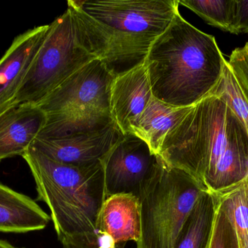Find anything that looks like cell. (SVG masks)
<instances>
[{"label":"cell","instance_id":"1","mask_svg":"<svg viewBox=\"0 0 248 248\" xmlns=\"http://www.w3.org/2000/svg\"><path fill=\"white\" fill-rule=\"evenodd\" d=\"M227 60L215 37L178 13L144 61L153 96L176 107L194 106L221 80Z\"/></svg>","mask_w":248,"mask_h":248},{"label":"cell","instance_id":"2","mask_svg":"<svg viewBox=\"0 0 248 248\" xmlns=\"http://www.w3.org/2000/svg\"><path fill=\"white\" fill-rule=\"evenodd\" d=\"M45 202L58 240L98 230L106 199L101 163L75 166L54 161L33 147L22 156Z\"/></svg>","mask_w":248,"mask_h":248},{"label":"cell","instance_id":"3","mask_svg":"<svg viewBox=\"0 0 248 248\" xmlns=\"http://www.w3.org/2000/svg\"><path fill=\"white\" fill-rule=\"evenodd\" d=\"M106 48L103 60L119 75L142 64L179 13V0H76Z\"/></svg>","mask_w":248,"mask_h":248},{"label":"cell","instance_id":"4","mask_svg":"<svg viewBox=\"0 0 248 248\" xmlns=\"http://www.w3.org/2000/svg\"><path fill=\"white\" fill-rule=\"evenodd\" d=\"M104 44L75 0L49 24L46 37L19 87L11 106L37 104L68 77L94 60H103Z\"/></svg>","mask_w":248,"mask_h":248},{"label":"cell","instance_id":"5","mask_svg":"<svg viewBox=\"0 0 248 248\" xmlns=\"http://www.w3.org/2000/svg\"><path fill=\"white\" fill-rule=\"evenodd\" d=\"M248 132L221 96L211 92L165 137L157 155L208 189L216 166L230 144Z\"/></svg>","mask_w":248,"mask_h":248},{"label":"cell","instance_id":"6","mask_svg":"<svg viewBox=\"0 0 248 248\" xmlns=\"http://www.w3.org/2000/svg\"><path fill=\"white\" fill-rule=\"evenodd\" d=\"M207 191L190 175L170 167L158 156L139 195L141 234L136 248H175L186 218Z\"/></svg>","mask_w":248,"mask_h":248},{"label":"cell","instance_id":"7","mask_svg":"<svg viewBox=\"0 0 248 248\" xmlns=\"http://www.w3.org/2000/svg\"><path fill=\"white\" fill-rule=\"evenodd\" d=\"M115 77L103 60H94L35 105L46 116L90 109L110 113V90Z\"/></svg>","mask_w":248,"mask_h":248},{"label":"cell","instance_id":"8","mask_svg":"<svg viewBox=\"0 0 248 248\" xmlns=\"http://www.w3.org/2000/svg\"><path fill=\"white\" fill-rule=\"evenodd\" d=\"M158 156L134 134L124 135L100 163L104 172L106 198L116 194L138 197L157 164Z\"/></svg>","mask_w":248,"mask_h":248},{"label":"cell","instance_id":"9","mask_svg":"<svg viewBox=\"0 0 248 248\" xmlns=\"http://www.w3.org/2000/svg\"><path fill=\"white\" fill-rule=\"evenodd\" d=\"M124 136L116 122L102 129L59 138H36L31 147L54 161L75 166L99 163Z\"/></svg>","mask_w":248,"mask_h":248},{"label":"cell","instance_id":"10","mask_svg":"<svg viewBox=\"0 0 248 248\" xmlns=\"http://www.w3.org/2000/svg\"><path fill=\"white\" fill-rule=\"evenodd\" d=\"M49 28V24L37 26L16 36L0 58V112L11 106Z\"/></svg>","mask_w":248,"mask_h":248},{"label":"cell","instance_id":"11","mask_svg":"<svg viewBox=\"0 0 248 248\" xmlns=\"http://www.w3.org/2000/svg\"><path fill=\"white\" fill-rule=\"evenodd\" d=\"M153 97L144 63L115 77L110 90V114L123 135Z\"/></svg>","mask_w":248,"mask_h":248},{"label":"cell","instance_id":"12","mask_svg":"<svg viewBox=\"0 0 248 248\" xmlns=\"http://www.w3.org/2000/svg\"><path fill=\"white\" fill-rule=\"evenodd\" d=\"M46 115L39 106L22 103L0 112V163L23 156L43 129Z\"/></svg>","mask_w":248,"mask_h":248},{"label":"cell","instance_id":"13","mask_svg":"<svg viewBox=\"0 0 248 248\" xmlns=\"http://www.w3.org/2000/svg\"><path fill=\"white\" fill-rule=\"evenodd\" d=\"M98 230L108 234L116 244L137 243L141 234L138 197L125 193L108 197L100 213Z\"/></svg>","mask_w":248,"mask_h":248},{"label":"cell","instance_id":"14","mask_svg":"<svg viewBox=\"0 0 248 248\" xmlns=\"http://www.w3.org/2000/svg\"><path fill=\"white\" fill-rule=\"evenodd\" d=\"M50 220L36 201L0 183V232L41 231Z\"/></svg>","mask_w":248,"mask_h":248},{"label":"cell","instance_id":"15","mask_svg":"<svg viewBox=\"0 0 248 248\" xmlns=\"http://www.w3.org/2000/svg\"><path fill=\"white\" fill-rule=\"evenodd\" d=\"M193 106L176 107L153 96L138 119L130 125L129 132L147 143L158 154L166 135L190 112Z\"/></svg>","mask_w":248,"mask_h":248},{"label":"cell","instance_id":"16","mask_svg":"<svg viewBox=\"0 0 248 248\" xmlns=\"http://www.w3.org/2000/svg\"><path fill=\"white\" fill-rule=\"evenodd\" d=\"M218 197L204 192L186 218L176 240L175 248H210Z\"/></svg>","mask_w":248,"mask_h":248},{"label":"cell","instance_id":"17","mask_svg":"<svg viewBox=\"0 0 248 248\" xmlns=\"http://www.w3.org/2000/svg\"><path fill=\"white\" fill-rule=\"evenodd\" d=\"M112 122L111 114L99 109L46 116V123L37 138H59L77 132L96 131L106 128Z\"/></svg>","mask_w":248,"mask_h":248},{"label":"cell","instance_id":"18","mask_svg":"<svg viewBox=\"0 0 248 248\" xmlns=\"http://www.w3.org/2000/svg\"><path fill=\"white\" fill-rule=\"evenodd\" d=\"M217 195L220 207L227 215L237 234L240 248H248V182Z\"/></svg>","mask_w":248,"mask_h":248},{"label":"cell","instance_id":"19","mask_svg":"<svg viewBox=\"0 0 248 248\" xmlns=\"http://www.w3.org/2000/svg\"><path fill=\"white\" fill-rule=\"evenodd\" d=\"M179 4L190 9L208 24L232 33L235 0H182Z\"/></svg>","mask_w":248,"mask_h":248},{"label":"cell","instance_id":"20","mask_svg":"<svg viewBox=\"0 0 248 248\" xmlns=\"http://www.w3.org/2000/svg\"><path fill=\"white\" fill-rule=\"evenodd\" d=\"M211 92L221 96L227 101L232 110L244 124L248 132V102L229 66L228 61L226 63L221 80Z\"/></svg>","mask_w":248,"mask_h":248},{"label":"cell","instance_id":"21","mask_svg":"<svg viewBox=\"0 0 248 248\" xmlns=\"http://www.w3.org/2000/svg\"><path fill=\"white\" fill-rule=\"evenodd\" d=\"M210 248H240L234 227L219 203L216 214Z\"/></svg>","mask_w":248,"mask_h":248},{"label":"cell","instance_id":"22","mask_svg":"<svg viewBox=\"0 0 248 248\" xmlns=\"http://www.w3.org/2000/svg\"><path fill=\"white\" fill-rule=\"evenodd\" d=\"M62 248H124L125 244H116L106 233L97 230L94 232L84 233L59 240Z\"/></svg>","mask_w":248,"mask_h":248},{"label":"cell","instance_id":"23","mask_svg":"<svg viewBox=\"0 0 248 248\" xmlns=\"http://www.w3.org/2000/svg\"><path fill=\"white\" fill-rule=\"evenodd\" d=\"M228 64L248 102V42L232 51Z\"/></svg>","mask_w":248,"mask_h":248},{"label":"cell","instance_id":"24","mask_svg":"<svg viewBox=\"0 0 248 248\" xmlns=\"http://www.w3.org/2000/svg\"><path fill=\"white\" fill-rule=\"evenodd\" d=\"M232 33H248V0H235Z\"/></svg>","mask_w":248,"mask_h":248},{"label":"cell","instance_id":"25","mask_svg":"<svg viewBox=\"0 0 248 248\" xmlns=\"http://www.w3.org/2000/svg\"><path fill=\"white\" fill-rule=\"evenodd\" d=\"M0 248H19L16 247V246H13L10 244L6 240H1L0 239Z\"/></svg>","mask_w":248,"mask_h":248},{"label":"cell","instance_id":"26","mask_svg":"<svg viewBox=\"0 0 248 248\" xmlns=\"http://www.w3.org/2000/svg\"><path fill=\"white\" fill-rule=\"evenodd\" d=\"M245 181H246V182H248V172H247V176H246V179H245Z\"/></svg>","mask_w":248,"mask_h":248}]
</instances>
